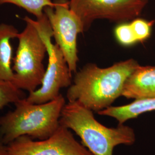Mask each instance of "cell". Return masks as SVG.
<instances>
[{"instance_id": "15", "label": "cell", "mask_w": 155, "mask_h": 155, "mask_svg": "<svg viewBox=\"0 0 155 155\" xmlns=\"http://www.w3.org/2000/svg\"><path fill=\"white\" fill-rule=\"evenodd\" d=\"M155 23V20L148 21L139 17L130 22L138 42H143L150 38Z\"/></svg>"}, {"instance_id": "6", "label": "cell", "mask_w": 155, "mask_h": 155, "mask_svg": "<svg viewBox=\"0 0 155 155\" xmlns=\"http://www.w3.org/2000/svg\"><path fill=\"white\" fill-rule=\"evenodd\" d=\"M148 0H69L71 10L80 18L84 32L95 20L131 21L140 16Z\"/></svg>"}, {"instance_id": "14", "label": "cell", "mask_w": 155, "mask_h": 155, "mask_svg": "<svg viewBox=\"0 0 155 155\" xmlns=\"http://www.w3.org/2000/svg\"><path fill=\"white\" fill-rule=\"evenodd\" d=\"M114 35L117 41L124 47H130L138 42L130 22L120 23L114 29Z\"/></svg>"}, {"instance_id": "17", "label": "cell", "mask_w": 155, "mask_h": 155, "mask_svg": "<svg viewBox=\"0 0 155 155\" xmlns=\"http://www.w3.org/2000/svg\"></svg>"}, {"instance_id": "16", "label": "cell", "mask_w": 155, "mask_h": 155, "mask_svg": "<svg viewBox=\"0 0 155 155\" xmlns=\"http://www.w3.org/2000/svg\"><path fill=\"white\" fill-rule=\"evenodd\" d=\"M0 155H8L6 145L0 140Z\"/></svg>"}, {"instance_id": "5", "label": "cell", "mask_w": 155, "mask_h": 155, "mask_svg": "<svg viewBox=\"0 0 155 155\" xmlns=\"http://www.w3.org/2000/svg\"><path fill=\"white\" fill-rule=\"evenodd\" d=\"M38 20L47 45L48 61L40 87L29 93L26 100L32 104H40L55 99L61 94V89L70 87L72 84V76L61 50L51 41L53 33L48 18L45 13Z\"/></svg>"}, {"instance_id": "2", "label": "cell", "mask_w": 155, "mask_h": 155, "mask_svg": "<svg viewBox=\"0 0 155 155\" xmlns=\"http://www.w3.org/2000/svg\"><path fill=\"white\" fill-rule=\"evenodd\" d=\"M66 104L60 94L48 102L36 104L26 98L20 100L15 109L0 117L1 140L5 145L23 136L40 140L51 136L60 126L61 110Z\"/></svg>"}, {"instance_id": "8", "label": "cell", "mask_w": 155, "mask_h": 155, "mask_svg": "<svg viewBox=\"0 0 155 155\" xmlns=\"http://www.w3.org/2000/svg\"><path fill=\"white\" fill-rule=\"evenodd\" d=\"M32 139L23 136L6 145L8 155H93L61 125L47 139Z\"/></svg>"}, {"instance_id": "4", "label": "cell", "mask_w": 155, "mask_h": 155, "mask_svg": "<svg viewBox=\"0 0 155 155\" xmlns=\"http://www.w3.org/2000/svg\"><path fill=\"white\" fill-rule=\"evenodd\" d=\"M23 20L26 26L17 38L18 45L13 59L12 83L18 89L31 93L42 83L45 71L43 61L47 48L39 20L25 16Z\"/></svg>"}, {"instance_id": "13", "label": "cell", "mask_w": 155, "mask_h": 155, "mask_svg": "<svg viewBox=\"0 0 155 155\" xmlns=\"http://www.w3.org/2000/svg\"><path fill=\"white\" fill-rule=\"evenodd\" d=\"M23 98L25 94L22 90L11 81L0 80V110L8 104H15Z\"/></svg>"}, {"instance_id": "7", "label": "cell", "mask_w": 155, "mask_h": 155, "mask_svg": "<svg viewBox=\"0 0 155 155\" xmlns=\"http://www.w3.org/2000/svg\"><path fill=\"white\" fill-rule=\"evenodd\" d=\"M54 7L44 13L48 19L56 43L63 54L71 72H77L78 61L77 36L84 32L83 24L69 5V0H54Z\"/></svg>"}, {"instance_id": "11", "label": "cell", "mask_w": 155, "mask_h": 155, "mask_svg": "<svg viewBox=\"0 0 155 155\" xmlns=\"http://www.w3.org/2000/svg\"><path fill=\"white\" fill-rule=\"evenodd\" d=\"M152 111H155V97L134 100L125 105L111 106L98 113L101 116L114 118L118 124L121 125L129 120L137 118L142 114Z\"/></svg>"}, {"instance_id": "12", "label": "cell", "mask_w": 155, "mask_h": 155, "mask_svg": "<svg viewBox=\"0 0 155 155\" xmlns=\"http://www.w3.org/2000/svg\"><path fill=\"white\" fill-rule=\"evenodd\" d=\"M10 4L24 9L39 19L44 16L46 7H54L55 2L52 0H0V5Z\"/></svg>"}, {"instance_id": "9", "label": "cell", "mask_w": 155, "mask_h": 155, "mask_svg": "<svg viewBox=\"0 0 155 155\" xmlns=\"http://www.w3.org/2000/svg\"><path fill=\"white\" fill-rule=\"evenodd\" d=\"M122 96L134 100L155 97V66L139 65L127 78Z\"/></svg>"}, {"instance_id": "10", "label": "cell", "mask_w": 155, "mask_h": 155, "mask_svg": "<svg viewBox=\"0 0 155 155\" xmlns=\"http://www.w3.org/2000/svg\"><path fill=\"white\" fill-rule=\"evenodd\" d=\"M20 33L13 25L0 24V80L12 82L14 72L12 66L13 49L11 40Z\"/></svg>"}, {"instance_id": "1", "label": "cell", "mask_w": 155, "mask_h": 155, "mask_svg": "<svg viewBox=\"0 0 155 155\" xmlns=\"http://www.w3.org/2000/svg\"><path fill=\"white\" fill-rule=\"evenodd\" d=\"M133 59L120 61L107 68L89 63L76 72L67 92L68 102H77L93 111L110 107L122 96L125 83L139 66Z\"/></svg>"}, {"instance_id": "3", "label": "cell", "mask_w": 155, "mask_h": 155, "mask_svg": "<svg viewBox=\"0 0 155 155\" xmlns=\"http://www.w3.org/2000/svg\"><path fill=\"white\" fill-rule=\"evenodd\" d=\"M59 122L76 133L93 155H113L117 146L132 145L136 141L133 128L124 124L115 127H105L95 119L93 111L77 102L65 104Z\"/></svg>"}]
</instances>
